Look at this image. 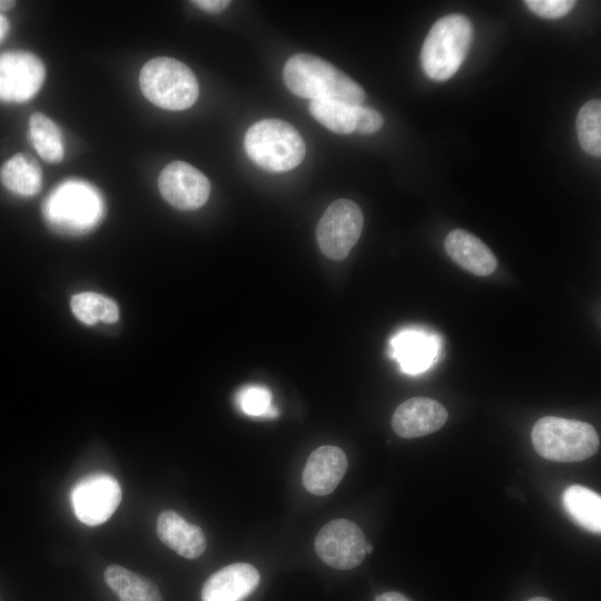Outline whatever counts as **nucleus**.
<instances>
[{"mask_svg": "<svg viewBox=\"0 0 601 601\" xmlns=\"http://www.w3.org/2000/svg\"><path fill=\"white\" fill-rule=\"evenodd\" d=\"M534 450L555 462H579L591 457L599 449L594 427L582 421L543 416L532 427Z\"/></svg>", "mask_w": 601, "mask_h": 601, "instance_id": "39448f33", "label": "nucleus"}, {"mask_svg": "<svg viewBox=\"0 0 601 601\" xmlns=\"http://www.w3.org/2000/svg\"><path fill=\"white\" fill-rule=\"evenodd\" d=\"M29 139L38 155L48 162H59L63 157L61 134L56 124L40 112L29 120Z\"/></svg>", "mask_w": 601, "mask_h": 601, "instance_id": "412c9836", "label": "nucleus"}, {"mask_svg": "<svg viewBox=\"0 0 601 601\" xmlns=\"http://www.w3.org/2000/svg\"><path fill=\"white\" fill-rule=\"evenodd\" d=\"M139 85L144 96L154 105L166 110H185L191 107L199 95L194 72L181 61L158 57L141 68Z\"/></svg>", "mask_w": 601, "mask_h": 601, "instance_id": "423d86ee", "label": "nucleus"}, {"mask_svg": "<svg viewBox=\"0 0 601 601\" xmlns=\"http://www.w3.org/2000/svg\"><path fill=\"white\" fill-rule=\"evenodd\" d=\"M562 504L578 525L600 533L601 497L597 492L582 485H571L563 492Z\"/></svg>", "mask_w": 601, "mask_h": 601, "instance_id": "aec40b11", "label": "nucleus"}, {"mask_svg": "<svg viewBox=\"0 0 601 601\" xmlns=\"http://www.w3.org/2000/svg\"><path fill=\"white\" fill-rule=\"evenodd\" d=\"M45 66L33 53L9 51L0 56V100L24 102L41 88Z\"/></svg>", "mask_w": 601, "mask_h": 601, "instance_id": "9d476101", "label": "nucleus"}, {"mask_svg": "<svg viewBox=\"0 0 601 601\" xmlns=\"http://www.w3.org/2000/svg\"><path fill=\"white\" fill-rule=\"evenodd\" d=\"M366 539L354 522L336 519L326 523L315 538V551L319 559L337 570L358 566L365 555Z\"/></svg>", "mask_w": 601, "mask_h": 601, "instance_id": "6e6552de", "label": "nucleus"}, {"mask_svg": "<svg viewBox=\"0 0 601 601\" xmlns=\"http://www.w3.org/2000/svg\"><path fill=\"white\" fill-rule=\"evenodd\" d=\"M3 186L20 196H33L41 188V168L29 155L17 154L0 170Z\"/></svg>", "mask_w": 601, "mask_h": 601, "instance_id": "6ab92c4d", "label": "nucleus"}, {"mask_svg": "<svg viewBox=\"0 0 601 601\" xmlns=\"http://www.w3.org/2000/svg\"><path fill=\"white\" fill-rule=\"evenodd\" d=\"M104 211L99 190L78 179L57 186L42 207L48 225L59 233L70 235L83 234L95 228L101 221Z\"/></svg>", "mask_w": 601, "mask_h": 601, "instance_id": "f03ea898", "label": "nucleus"}, {"mask_svg": "<svg viewBox=\"0 0 601 601\" xmlns=\"http://www.w3.org/2000/svg\"><path fill=\"white\" fill-rule=\"evenodd\" d=\"M247 156L269 171H288L305 157L306 146L290 124L279 119H263L252 125L245 135Z\"/></svg>", "mask_w": 601, "mask_h": 601, "instance_id": "20e7f679", "label": "nucleus"}, {"mask_svg": "<svg viewBox=\"0 0 601 601\" xmlns=\"http://www.w3.org/2000/svg\"><path fill=\"white\" fill-rule=\"evenodd\" d=\"M284 81L296 96L363 105V88L326 60L309 53L292 56L285 63Z\"/></svg>", "mask_w": 601, "mask_h": 601, "instance_id": "f257e3e1", "label": "nucleus"}, {"mask_svg": "<svg viewBox=\"0 0 601 601\" xmlns=\"http://www.w3.org/2000/svg\"><path fill=\"white\" fill-rule=\"evenodd\" d=\"M121 501V489L110 474L96 473L81 479L71 491L77 519L87 525L105 523Z\"/></svg>", "mask_w": 601, "mask_h": 601, "instance_id": "1a4fd4ad", "label": "nucleus"}, {"mask_svg": "<svg viewBox=\"0 0 601 601\" xmlns=\"http://www.w3.org/2000/svg\"><path fill=\"white\" fill-rule=\"evenodd\" d=\"M375 601H411L405 595L398 592H385L381 595H378Z\"/></svg>", "mask_w": 601, "mask_h": 601, "instance_id": "c85d7f7f", "label": "nucleus"}, {"mask_svg": "<svg viewBox=\"0 0 601 601\" xmlns=\"http://www.w3.org/2000/svg\"><path fill=\"white\" fill-rule=\"evenodd\" d=\"M446 254L460 267L475 276H489L497 267L493 252L475 235L454 229L444 240Z\"/></svg>", "mask_w": 601, "mask_h": 601, "instance_id": "2eb2a0df", "label": "nucleus"}, {"mask_svg": "<svg viewBox=\"0 0 601 601\" xmlns=\"http://www.w3.org/2000/svg\"><path fill=\"white\" fill-rule=\"evenodd\" d=\"M436 353V337L422 331L405 329L391 339L392 357L410 374L425 371L435 359Z\"/></svg>", "mask_w": 601, "mask_h": 601, "instance_id": "f3484780", "label": "nucleus"}, {"mask_svg": "<svg viewBox=\"0 0 601 601\" xmlns=\"http://www.w3.org/2000/svg\"><path fill=\"white\" fill-rule=\"evenodd\" d=\"M259 580V572L249 563L226 565L206 580L201 601H243L256 590Z\"/></svg>", "mask_w": 601, "mask_h": 601, "instance_id": "ddd939ff", "label": "nucleus"}, {"mask_svg": "<svg viewBox=\"0 0 601 601\" xmlns=\"http://www.w3.org/2000/svg\"><path fill=\"white\" fill-rule=\"evenodd\" d=\"M9 30L8 19L0 13V42L3 40Z\"/></svg>", "mask_w": 601, "mask_h": 601, "instance_id": "c756f323", "label": "nucleus"}, {"mask_svg": "<svg viewBox=\"0 0 601 601\" xmlns=\"http://www.w3.org/2000/svg\"><path fill=\"white\" fill-rule=\"evenodd\" d=\"M447 420L446 408L428 397H412L400 404L392 416V428L401 437H421L440 430Z\"/></svg>", "mask_w": 601, "mask_h": 601, "instance_id": "f8f14e48", "label": "nucleus"}, {"mask_svg": "<svg viewBox=\"0 0 601 601\" xmlns=\"http://www.w3.org/2000/svg\"><path fill=\"white\" fill-rule=\"evenodd\" d=\"M237 403L240 410L257 417H274L277 415L276 408L272 404V394L264 386H246L237 394Z\"/></svg>", "mask_w": 601, "mask_h": 601, "instance_id": "393cba45", "label": "nucleus"}, {"mask_svg": "<svg viewBox=\"0 0 601 601\" xmlns=\"http://www.w3.org/2000/svg\"><path fill=\"white\" fill-rule=\"evenodd\" d=\"M528 601H551V600L543 597H535V598L529 599Z\"/></svg>", "mask_w": 601, "mask_h": 601, "instance_id": "2f4dec72", "label": "nucleus"}, {"mask_svg": "<svg viewBox=\"0 0 601 601\" xmlns=\"http://www.w3.org/2000/svg\"><path fill=\"white\" fill-rule=\"evenodd\" d=\"M70 306L73 315L87 325H93L98 321L115 323L119 318L117 304L97 293L76 294L71 297Z\"/></svg>", "mask_w": 601, "mask_h": 601, "instance_id": "4be33fe9", "label": "nucleus"}, {"mask_svg": "<svg viewBox=\"0 0 601 601\" xmlns=\"http://www.w3.org/2000/svg\"><path fill=\"white\" fill-rule=\"evenodd\" d=\"M14 4H16L14 1L0 0V12H1V11L10 10L11 8L14 7Z\"/></svg>", "mask_w": 601, "mask_h": 601, "instance_id": "7c9ffc66", "label": "nucleus"}, {"mask_svg": "<svg viewBox=\"0 0 601 601\" xmlns=\"http://www.w3.org/2000/svg\"><path fill=\"white\" fill-rule=\"evenodd\" d=\"M344 451L335 445H323L309 455L302 475L305 489L318 496L332 493L347 470Z\"/></svg>", "mask_w": 601, "mask_h": 601, "instance_id": "4468645a", "label": "nucleus"}, {"mask_svg": "<svg viewBox=\"0 0 601 601\" xmlns=\"http://www.w3.org/2000/svg\"><path fill=\"white\" fill-rule=\"evenodd\" d=\"M196 7L211 13L221 12L228 7L230 1L228 0H194L191 1Z\"/></svg>", "mask_w": 601, "mask_h": 601, "instance_id": "cd10ccee", "label": "nucleus"}, {"mask_svg": "<svg viewBox=\"0 0 601 601\" xmlns=\"http://www.w3.org/2000/svg\"><path fill=\"white\" fill-rule=\"evenodd\" d=\"M355 131L359 134H374L383 126V117L381 114L367 106H354Z\"/></svg>", "mask_w": 601, "mask_h": 601, "instance_id": "bb28decb", "label": "nucleus"}, {"mask_svg": "<svg viewBox=\"0 0 601 601\" xmlns=\"http://www.w3.org/2000/svg\"><path fill=\"white\" fill-rule=\"evenodd\" d=\"M365 552H366V554L372 553V552H373V546H372L371 544L367 543V544H366V548H365Z\"/></svg>", "mask_w": 601, "mask_h": 601, "instance_id": "473e14b6", "label": "nucleus"}, {"mask_svg": "<svg viewBox=\"0 0 601 601\" xmlns=\"http://www.w3.org/2000/svg\"><path fill=\"white\" fill-rule=\"evenodd\" d=\"M158 188L167 203L181 210L201 207L210 194L208 178L184 161L170 162L161 170Z\"/></svg>", "mask_w": 601, "mask_h": 601, "instance_id": "9b49d317", "label": "nucleus"}, {"mask_svg": "<svg viewBox=\"0 0 601 601\" xmlns=\"http://www.w3.org/2000/svg\"><path fill=\"white\" fill-rule=\"evenodd\" d=\"M473 26L462 14H449L431 28L421 51L425 75L435 81H445L459 70L470 49Z\"/></svg>", "mask_w": 601, "mask_h": 601, "instance_id": "7ed1b4c3", "label": "nucleus"}, {"mask_svg": "<svg viewBox=\"0 0 601 601\" xmlns=\"http://www.w3.org/2000/svg\"><path fill=\"white\" fill-rule=\"evenodd\" d=\"M363 225V213L356 203L348 199L333 201L316 227L319 249L331 259L346 258L359 239Z\"/></svg>", "mask_w": 601, "mask_h": 601, "instance_id": "0eeeda50", "label": "nucleus"}, {"mask_svg": "<svg viewBox=\"0 0 601 601\" xmlns=\"http://www.w3.org/2000/svg\"><path fill=\"white\" fill-rule=\"evenodd\" d=\"M104 579L120 601H162L157 585L120 565H109Z\"/></svg>", "mask_w": 601, "mask_h": 601, "instance_id": "a211bd4d", "label": "nucleus"}, {"mask_svg": "<svg viewBox=\"0 0 601 601\" xmlns=\"http://www.w3.org/2000/svg\"><path fill=\"white\" fill-rule=\"evenodd\" d=\"M156 530L160 541L185 559H196L206 550L207 541L203 530L173 510L162 511L158 515Z\"/></svg>", "mask_w": 601, "mask_h": 601, "instance_id": "dca6fc26", "label": "nucleus"}, {"mask_svg": "<svg viewBox=\"0 0 601 601\" xmlns=\"http://www.w3.org/2000/svg\"><path fill=\"white\" fill-rule=\"evenodd\" d=\"M525 6L534 14L545 19H558L568 14L575 4L572 0H526Z\"/></svg>", "mask_w": 601, "mask_h": 601, "instance_id": "a878e982", "label": "nucleus"}, {"mask_svg": "<svg viewBox=\"0 0 601 601\" xmlns=\"http://www.w3.org/2000/svg\"><path fill=\"white\" fill-rule=\"evenodd\" d=\"M577 134L581 148L593 157L601 155V104L593 99L585 102L577 117Z\"/></svg>", "mask_w": 601, "mask_h": 601, "instance_id": "b1692460", "label": "nucleus"}, {"mask_svg": "<svg viewBox=\"0 0 601 601\" xmlns=\"http://www.w3.org/2000/svg\"><path fill=\"white\" fill-rule=\"evenodd\" d=\"M354 106L332 99L311 100V115L333 132L347 135L355 131Z\"/></svg>", "mask_w": 601, "mask_h": 601, "instance_id": "5701e85b", "label": "nucleus"}]
</instances>
